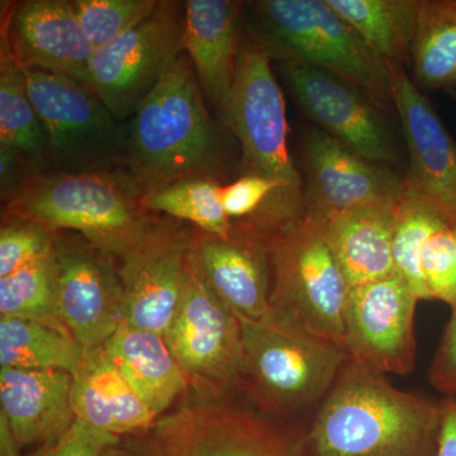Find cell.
Wrapping results in <instances>:
<instances>
[{
    "label": "cell",
    "instance_id": "1",
    "mask_svg": "<svg viewBox=\"0 0 456 456\" xmlns=\"http://www.w3.org/2000/svg\"><path fill=\"white\" fill-rule=\"evenodd\" d=\"M439 428L440 402L401 391L349 358L305 445L308 456H435Z\"/></svg>",
    "mask_w": 456,
    "mask_h": 456
},
{
    "label": "cell",
    "instance_id": "2",
    "mask_svg": "<svg viewBox=\"0 0 456 456\" xmlns=\"http://www.w3.org/2000/svg\"><path fill=\"white\" fill-rule=\"evenodd\" d=\"M123 128L126 170L146 191L191 176L220 180L230 167L227 139L207 110L187 53L167 68Z\"/></svg>",
    "mask_w": 456,
    "mask_h": 456
},
{
    "label": "cell",
    "instance_id": "3",
    "mask_svg": "<svg viewBox=\"0 0 456 456\" xmlns=\"http://www.w3.org/2000/svg\"><path fill=\"white\" fill-rule=\"evenodd\" d=\"M244 32L270 60L325 69L355 86L392 117L389 68L327 0L245 3Z\"/></svg>",
    "mask_w": 456,
    "mask_h": 456
},
{
    "label": "cell",
    "instance_id": "4",
    "mask_svg": "<svg viewBox=\"0 0 456 456\" xmlns=\"http://www.w3.org/2000/svg\"><path fill=\"white\" fill-rule=\"evenodd\" d=\"M145 194L126 169L42 170L2 206V215L31 218L55 231H74L117 260L145 235L158 216L143 207Z\"/></svg>",
    "mask_w": 456,
    "mask_h": 456
},
{
    "label": "cell",
    "instance_id": "5",
    "mask_svg": "<svg viewBox=\"0 0 456 456\" xmlns=\"http://www.w3.org/2000/svg\"><path fill=\"white\" fill-rule=\"evenodd\" d=\"M240 320V318H239ZM241 321L239 392L272 419H288L317 406L349 360L344 345L278 321Z\"/></svg>",
    "mask_w": 456,
    "mask_h": 456
},
{
    "label": "cell",
    "instance_id": "6",
    "mask_svg": "<svg viewBox=\"0 0 456 456\" xmlns=\"http://www.w3.org/2000/svg\"><path fill=\"white\" fill-rule=\"evenodd\" d=\"M265 248L269 318L345 346L350 287L321 224L305 213L281 228Z\"/></svg>",
    "mask_w": 456,
    "mask_h": 456
},
{
    "label": "cell",
    "instance_id": "7",
    "mask_svg": "<svg viewBox=\"0 0 456 456\" xmlns=\"http://www.w3.org/2000/svg\"><path fill=\"white\" fill-rule=\"evenodd\" d=\"M119 456H308L305 435L230 397L200 398L122 437Z\"/></svg>",
    "mask_w": 456,
    "mask_h": 456
},
{
    "label": "cell",
    "instance_id": "8",
    "mask_svg": "<svg viewBox=\"0 0 456 456\" xmlns=\"http://www.w3.org/2000/svg\"><path fill=\"white\" fill-rule=\"evenodd\" d=\"M23 71L46 137L49 169L69 174L126 169L123 123L92 90L61 75Z\"/></svg>",
    "mask_w": 456,
    "mask_h": 456
},
{
    "label": "cell",
    "instance_id": "9",
    "mask_svg": "<svg viewBox=\"0 0 456 456\" xmlns=\"http://www.w3.org/2000/svg\"><path fill=\"white\" fill-rule=\"evenodd\" d=\"M164 341L198 397L227 398L239 391L241 321L206 283L191 254L184 292Z\"/></svg>",
    "mask_w": 456,
    "mask_h": 456
},
{
    "label": "cell",
    "instance_id": "10",
    "mask_svg": "<svg viewBox=\"0 0 456 456\" xmlns=\"http://www.w3.org/2000/svg\"><path fill=\"white\" fill-rule=\"evenodd\" d=\"M184 2L159 0L151 13L95 50L88 84L119 123L127 121L183 53Z\"/></svg>",
    "mask_w": 456,
    "mask_h": 456
},
{
    "label": "cell",
    "instance_id": "11",
    "mask_svg": "<svg viewBox=\"0 0 456 456\" xmlns=\"http://www.w3.org/2000/svg\"><path fill=\"white\" fill-rule=\"evenodd\" d=\"M270 61L265 51L244 33L232 92L221 119L239 141L246 174L301 191L302 176L288 145L284 95Z\"/></svg>",
    "mask_w": 456,
    "mask_h": 456
},
{
    "label": "cell",
    "instance_id": "12",
    "mask_svg": "<svg viewBox=\"0 0 456 456\" xmlns=\"http://www.w3.org/2000/svg\"><path fill=\"white\" fill-rule=\"evenodd\" d=\"M294 101L317 128L371 163L399 161L391 116L355 86L317 66L277 62Z\"/></svg>",
    "mask_w": 456,
    "mask_h": 456
},
{
    "label": "cell",
    "instance_id": "13",
    "mask_svg": "<svg viewBox=\"0 0 456 456\" xmlns=\"http://www.w3.org/2000/svg\"><path fill=\"white\" fill-rule=\"evenodd\" d=\"M198 230L156 216L151 226L119 257L125 322L163 336L178 310Z\"/></svg>",
    "mask_w": 456,
    "mask_h": 456
},
{
    "label": "cell",
    "instance_id": "14",
    "mask_svg": "<svg viewBox=\"0 0 456 456\" xmlns=\"http://www.w3.org/2000/svg\"><path fill=\"white\" fill-rule=\"evenodd\" d=\"M55 259L62 321L84 350L102 346L125 322L116 259L74 231H57Z\"/></svg>",
    "mask_w": 456,
    "mask_h": 456
},
{
    "label": "cell",
    "instance_id": "15",
    "mask_svg": "<svg viewBox=\"0 0 456 456\" xmlns=\"http://www.w3.org/2000/svg\"><path fill=\"white\" fill-rule=\"evenodd\" d=\"M419 301L398 273L350 288L345 311L349 358L383 375L412 373Z\"/></svg>",
    "mask_w": 456,
    "mask_h": 456
},
{
    "label": "cell",
    "instance_id": "16",
    "mask_svg": "<svg viewBox=\"0 0 456 456\" xmlns=\"http://www.w3.org/2000/svg\"><path fill=\"white\" fill-rule=\"evenodd\" d=\"M305 176V213L338 215L375 204H395L406 194V179L392 167L371 163L317 127L301 134Z\"/></svg>",
    "mask_w": 456,
    "mask_h": 456
},
{
    "label": "cell",
    "instance_id": "17",
    "mask_svg": "<svg viewBox=\"0 0 456 456\" xmlns=\"http://www.w3.org/2000/svg\"><path fill=\"white\" fill-rule=\"evenodd\" d=\"M393 104L410 160L407 191L456 227V142L404 66L388 64Z\"/></svg>",
    "mask_w": 456,
    "mask_h": 456
},
{
    "label": "cell",
    "instance_id": "18",
    "mask_svg": "<svg viewBox=\"0 0 456 456\" xmlns=\"http://www.w3.org/2000/svg\"><path fill=\"white\" fill-rule=\"evenodd\" d=\"M0 33L25 70L61 75L86 86L95 49L86 38L74 0H27L8 5Z\"/></svg>",
    "mask_w": 456,
    "mask_h": 456
},
{
    "label": "cell",
    "instance_id": "19",
    "mask_svg": "<svg viewBox=\"0 0 456 456\" xmlns=\"http://www.w3.org/2000/svg\"><path fill=\"white\" fill-rule=\"evenodd\" d=\"M184 7L183 50L191 60L204 98L222 116L235 80L245 3L188 0Z\"/></svg>",
    "mask_w": 456,
    "mask_h": 456
},
{
    "label": "cell",
    "instance_id": "20",
    "mask_svg": "<svg viewBox=\"0 0 456 456\" xmlns=\"http://www.w3.org/2000/svg\"><path fill=\"white\" fill-rule=\"evenodd\" d=\"M191 257L206 283L240 320H268L270 269L265 246L222 240L198 230Z\"/></svg>",
    "mask_w": 456,
    "mask_h": 456
},
{
    "label": "cell",
    "instance_id": "21",
    "mask_svg": "<svg viewBox=\"0 0 456 456\" xmlns=\"http://www.w3.org/2000/svg\"><path fill=\"white\" fill-rule=\"evenodd\" d=\"M73 375L59 370L0 369L3 416L20 446H45L74 424Z\"/></svg>",
    "mask_w": 456,
    "mask_h": 456
},
{
    "label": "cell",
    "instance_id": "22",
    "mask_svg": "<svg viewBox=\"0 0 456 456\" xmlns=\"http://www.w3.org/2000/svg\"><path fill=\"white\" fill-rule=\"evenodd\" d=\"M71 401L77 419L119 437L147 430L158 419L103 345L84 350L82 367L73 375Z\"/></svg>",
    "mask_w": 456,
    "mask_h": 456
},
{
    "label": "cell",
    "instance_id": "23",
    "mask_svg": "<svg viewBox=\"0 0 456 456\" xmlns=\"http://www.w3.org/2000/svg\"><path fill=\"white\" fill-rule=\"evenodd\" d=\"M398 204H375L326 217L308 215L322 227L350 288L397 273L392 242Z\"/></svg>",
    "mask_w": 456,
    "mask_h": 456
},
{
    "label": "cell",
    "instance_id": "24",
    "mask_svg": "<svg viewBox=\"0 0 456 456\" xmlns=\"http://www.w3.org/2000/svg\"><path fill=\"white\" fill-rule=\"evenodd\" d=\"M103 346L156 419L188 391L187 378L163 336L122 322Z\"/></svg>",
    "mask_w": 456,
    "mask_h": 456
},
{
    "label": "cell",
    "instance_id": "25",
    "mask_svg": "<svg viewBox=\"0 0 456 456\" xmlns=\"http://www.w3.org/2000/svg\"><path fill=\"white\" fill-rule=\"evenodd\" d=\"M387 64L411 66L421 0H327Z\"/></svg>",
    "mask_w": 456,
    "mask_h": 456
},
{
    "label": "cell",
    "instance_id": "26",
    "mask_svg": "<svg viewBox=\"0 0 456 456\" xmlns=\"http://www.w3.org/2000/svg\"><path fill=\"white\" fill-rule=\"evenodd\" d=\"M411 69L419 90L456 88V0H421Z\"/></svg>",
    "mask_w": 456,
    "mask_h": 456
},
{
    "label": "cell",
    "instance_id": "27",
    "mask_svg": "<svg viewBox=\"0 0 456 456\" xmlns=\"http://www.w3.org/2000/svg\"><path fill=\"white\" fill-rule=\"evenodd\" d=\"M84 349L73 336L37 321L0 316L2 368L75 375L82 367Z\"/></svg>",
    "mask_w": 456,
    "mask_h": 456
},
{
    "label": "cell",
    "instance_id": "28",
    "mask_svg": "<svg viewBox=\"0 0 456 456\" xmlns=\"http://www.w3.org/2000/svg\"><path fill=\"white\" fill-rule=\"evenodd\" d=\"M0 146L26 156L36 170H47L44 127L27 89L26 75L0 33Z\"/></svg>",
    "mask_w": 456,
    "mask_h": 456
},
{
    "label": "cell",
    "instance_id": "29",
    "mask_svg": "<svg viewBox=\"0 0 456 456\" xmlns=\"http://www.w3.org/2000/svg\"><path fill=\"white\" fill-rule=\"evenodd\" d=\"M220 180L191 176L150 189L143 207L154 215L187 222L200 232L222 240L232 239V224L222 204Z\"/></svg>",
    "mask_w": 456,
    "mask_h": 456
},
{
    "label": "cell",
    "instance_id": "30",
    "mask_svg": "<svg viewBox=\"0 0 456 456\" xmlns=\"http://www.w3.org/2000/svg\"><path fill=\"white\" fill-rule=\"evenodd\" d=\"M0 316L37 321L71 335L57 302L55 250L49 256L0 278Z\"/></svg>",
    "mask_w": 456,
    "mask_h": 456
},
{
    "label": "cell",
    "instance_id": "31",
    "mask_svg": "<svg viewBox=\"0 0 456 456\" xmlns=\"http://www.w3.org/2000/svg\"><path fill=\"white\" fill-rule=\"evenodd\" d=\"M449 224L439 212L407 191L399 202L393 231L395 270L419 301H430L422 273V253L435 232ZM452 226V224H450Z\"/></svg>",
    "mask_w": 456,
    "mask_h": 456
},
{
    "label": "cell",
    "instance_id": "32",
    "mask_svg": "<svg viewBox=\"0 0 456 456\" xmlns=\"http://www.w3.org/2000/svg\"><path fill=\"white\" fill-rule=\"evenodd\" d=\"M159 0H74L77 18L95 50L145 20Z\"/></svg>",
    "mask_w": 456,
    "mask_h": 456
},
{
    "label": "cell",
    "instance_id": "33",
    "mask_svg": "<svg viewBox=\"0 0 456 456\" xmlns=\"http://www.w3.org/2000/svg\"><path fill=\"white\" fill-rule=\"evenodd\" d=\"M57 231L40 221L2 215L0 227V278L13 274L55 250Z\"/></svg>",
    "mask_w": 456,
    "mask_h": 456
},
{
    "label": "cell",
    "instance_id": "34",
    "mask_svg": "<svg viewBox=\"0 0 456 456\" xmlns=\"http://www.w3.org/2000/svg\"><path fill=\"white\" fill-rule=\"evenodd\" d=\"M422 273L431 299L456 307V227L435 232L422 253Z\"/></svg>",
    "mask_w": 456,
    "mask_h": 456
},
{
    "label": "cell",
    "instance_id": "35",
    "mask_svg": "<svg viewBox=\"0 0 456 456\" xmlns=\"http://www.w3.org/2000/svg\"><path fill=\"white\" fill-rule=\"evenodd\" d=\"M122 437L77 419L59 439L28 456H119Z\"/></svg>",
    "mask_w": 456,
    "mask_h": 456
},
{
    "label": "cell",
    "instance_id": "36",
    "mask_svg": "<svg viewBox=\"0 0 456 456\" xmlns=\"http://www.w3.org/2000/svg\"><path fill=\"white\" fill-rule=\"evenodd\" d=\"M428 379L446 397H456V307L432 359Z\"/></svg>",
    "mask_w": 456,
    "mask_h": 456
},
{
    "label": "cell",
    "instance_id": "37",
    "mask_svg": "<svg viewBox=\"0 0 456 456\" xmlns=\"http://www.w3.org/2000/svg\"><path fill=\"white\" fill-rule=\"evenodd\" d=\"M26 156L17 150L0 146V200L7 204L20 191L33 173H36Z\"/></svg>",
    "mask_w": 456,
    "mask_h": 456
},
{
    "label": "cell",
    "instance_id": "38",
    "mask_svg": "<svg viewBox=\"0 0 456 456\" xmlns=\"http://www.w3.org/2000/svg\"><path fill=\"white\" fill-rule=\"evenodd\" d=\"M435 456H456V397L440 402V428Z\"/></svg>",
    "mask_w": 456,
    "mask_h": 456
},
{
    "label": "cell",
    "instance_id": "39",
    "mask_svg": "<svg viewBox=\"0 0 456 456\" xmlns=\"http://www.w3.org/2000/svg\"><path fill=\"white\" fill-rule=\"evenodd\" d=\"M20 444L12 431L7 419L0 413V456H20Z\"/></svg>",
    "mask_w": 456,
    "mask_h": 456
}]
</instances>
